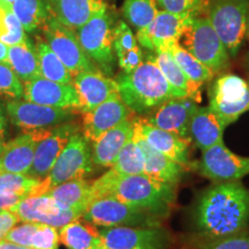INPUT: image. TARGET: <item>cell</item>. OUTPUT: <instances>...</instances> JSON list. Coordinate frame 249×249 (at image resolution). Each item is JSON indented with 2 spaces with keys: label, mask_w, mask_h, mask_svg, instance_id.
Listing matches in <instances>:
<instances>
[{
  "label": "cell",
  "mask_w": 249,
  "mask_h": 249,
  "mask_svg": "<svg viewBox=\"0 0 249 249\" xmlns=\"http://www.w3.org/2000/svg\"><path fill=\"white\" fill-rule=\"evenodd\" d=\"M180 42L214 74L224 71L229 65V51L208 18H193Z\"/></svg>",
  "instance_id": "cell-6"
},
{
  "label": "cell",
  "mask_w": 249,
  "mask_h": 249,
  "mask_svg": "<svg viewBox=\"0 0 249 249\" xmlns=\"http://www.w3.org/2000/svg\"><path fill=\"white\" fill-rule=\"evenodd\" d=\"M0 213H1V209H0Z\"/></svg>",
  "instance_id": "cell-54"
},
{
  "label": "cell",
  "mask_w": 249,
  "mask_h": 249,
  "mask_svg": "<svg viewBox=\"0 0 249 249\" xmlns=\"http://www.w3.org/2000/svg\"><path fill=\"white\" fill-rule=\"evenodd\" d=\"M134 114L120 96L107 99L92 110L82 113V133L90 142Z\"/></svg>",
  "instance_id": "cell-21"
},
{
  "label": "cell",
  "mask_w": 249,
  "mask_h": 249,
  "mask_svg": "<svg viewBox=\"0 0 249 249\" xmlns=\"http://www.w3.org/2000/svg\"><path fill=\"white\" fill-rule=\"evenodd\" d=\"M163 11L176 14L188 13L195 15L201 11L203 0H157Z\"/></svg>",
  "instance_id": "cell-42"
},
{
  "label": "cell",
  "mask_w": 249,
  "mask_h": 249,
  "mask_svg": "<svg viewBox=\"0 0 249 249\" xmlns=\"http://www.w3.org/2000/svg\"><path fill=\"white\" fill-rule=\"evenodd\" d=\"M107 249H171L176 239L167 227H99Z\"/></svg>",
  "instance_id": "cell-11"
},
{
  "label": "cell",
  "mask_w": 249,
  "mask_h": 249,
  "mask_svg": "<svg viewBox=\"0 0 249 249\" xmlns=\"http://www.w3.org/2000/svg\"><path fill=\"white\" fill-rule=\"evenodd\" d=\"M151 58L154 59L158 68H160L165 79L167 82L177 89L178 91L182 92L186 97L194 99L200 104L202 101V92L201 86L197 83L193 82L188 76L183 73L177 61L174 60L172 54L169 51H161V52H154L151 54Z\"/></svg>",
  "instance_id": "cell-29"
},
{
  "label": "cell",
  "mask_w": 249,
  "mask_h": 249,
  "mask_svg": "<svg viewBox=\"0 0 249 249\" xmlns=\"http://www.w3.org/2000/svg\"><path fill=\"white\" fill-rule=\"evenodd\" d=\"M120 98L133 113L147 116L171 98L186 97L167 82L151 55L139 67L117 76Z\"/></svg>",
  "instance_id": "cell-3"
},
{
  "label": "cell",
  "mask_w": 249,
  "mask_h": 249,
  "mask_svg": "<svg viewBox=\"0 0 249 249\" xmlns=\"http://www.w3.org/2000/svg\"><path fill=\"white\" fill-rule=\"evenodd\" d=\"M248 85H249V83H248Z\"/></svg>",
  "instance_id": "cell-55"
},
{
  "label": "cell",
  "mask_w": 249,
  "mask_h": 249,
  "mask_svg": "<svg viewBox=\"0 0 249 249\" xmlns=\"http://www.w3.org/2000/svg\"><path fill=\"white\" fill-rule=\"evenodd\" d=\"M35 154V140L31 132L23 133L5 143L0 155V173L28 174Z\"/></svg>",
  "instance_id": "cell-25"
},
{
  "label": "cell",
  "mask_w": 249,
  "mask_h": 249,
  "mask_svg": "<svg viewBox=\"0 0 249 249\" xmlns=\"http://www.w3.org/2000/svg\"><path fill=\"white\" fill-rule=\"evenodd\" d=\"M179 249H197V248L194 247V246L189 244V242H187V241H183L182 246H181V247H180Z\"/></svg>",
  "instance_id": "cell-50"
},
{
  "label": "cell",
  "mask_w": 249,
  "mask_h": 249,
  "mask_svg": "<svg viewBox=\"0 0 249 249\" xmlns=\"http://www.w3.org/2000/svg\"><path fill=\"white\" fill-rule=\"evenodd\" d=\"M92 197L113 196L124 203L166 220L177 202L176 187L155 180L145 174L124 176L110 169L93 180Z\"/></svg>",
  "instance_id": "cell-2"
},
{
  "label": "cell",
  "mask_w": 249,
  "mask_h": 249,
  "mask_svg": "<svg viewBox=\"0 0 249 249\" xmlns=\"http://www.w3.org/2000/svg\"><path fill=\"white\" fill-rule=\"evenodd\" d=\"M183 241L189 242L197 249H249V229L217 238L191 234Z\"/></svg>",
  "instance_id": "cell-35"
},
{
  "label": "cell",
  "mask_w": 249,
  "mask_h": 249,
  "mask_svg": "<svg viewBox=\"0 0 249 249\" xmlns=\"http://www.w3.org/2000/svg\"><path fill=\"white\" fill-rule=\"evenodd\" d=\"M134 118L135 117L132 114L91 143L92 161L95 166L111 167L114 164L121 149L133 138Z\"/></svg>",
  "instance_id": "cell-22"
},
{
  "label": "cell",
  "mask_w": 249,
  "mask_h": 249,
  "mask_svg": "<svg viewBox=\"0 0 249 249\" xmlns=\"http://www.w3.org/2000/svg\"><path fill=\"white\" fill-rule=\"evenodd\" d=\"M249 0H213L209 20L222 39L230 57H235L247 30Z\"/></svg>",
  "instance_id": "cell-8"
},
{
  "label": "cell",
  "mask_w": 249,
  "mask_h": 249,
  "mask_svg": "<svg viewBox=\"0 0 249 249\" xmlns=\"http://www.w3.org/2000/svg\"><path fill=\"white\" fill-rule=\"evenodd\" d=\"M0 96L20 99L23 97V83L8 64L0 62Z\"/></svg>",
  "instance_id": "cell-39"
},
{
  "label": "cell",
  "mask_w": 249,
  "mask_h": 249,
  "mask_svg": "<svg viewBox=\"0 0 249 249\" xmlns=\"http://www.w3.org/2000/svg\"><path fill=\"white\" fill-rule=\"evenodd\" d=\"M9 210L17 214L20 222L44 224L58 230L82 218L77 211L48 195H28Z\"/></svg>",
  "instance_id": "cell-15"
},
{
  "label": "cell",
  "mask_w": 249,
  "mask_h": 249,
  "mask_svg": "<svg viewBox=\"0 0 249 249\" xmlns=\"http://www.w3.org/2000/svg\"><path fill=\"white\" fill-rule=\"evenodd\" d=\"M45 40L52 51L64 62L71 76L81 71L98 70L81 46L76 31L50 17L43 27ZM101 71V70H99Z\"/></svg>",
  "instance_id": "cell-13"
},
{
  "label": "cell",
  "mask_w": 249,
  "mask_h": 249,
  "mask_svg": "<svg viewBox=\"0 0 249 249\" xmlns=\"http://www.w3.org/2000/svg\"><path fill=\"white\" fill-rule=\"evenodd\" d=\"M22 98L46 107L80 111V99L75 87L48 80L43 76L23 83Z\"/></svg>",
  "instance_id": "cell-19"
},
{
  "label": "cell",
  "mask_w": 249,
  "mask_h": 249,
  "mask_svg": "<svg viewBox=\"0 0 249 249\" xmlns=\"http://www.w3.org/2000/svg\"><path fill=\"white\" fill-rule=\"evenodd\" d=\"M60 238L59 230L55 227L38 224L30 239V248L34 249H59Z\"/></svg>",
  "instance_id": "cell-40"
},
{
  "label": "cell",
  "mask_w": 249,
  "mask_h": 249,
  "mask_svg": "<svg viewBox=\"0 0 249 249\" xmlns=\"http://www.w3.org/2000/svg\"><path fill=\"white\" fill-rule=\"evenodd\" d=\"M134 138L138 141L144 157V174L158 181L178 187L186 176L185 166L170 160L169 157L152 149L147 142L143 141L134 133Z\"/></svg>",
  "instance_id": "cell-24"
},
{
  "label": "cell",
  "mask_w": 249,
  "mask_h": 249,
  "mask_svg": "<svg viewBox=\"0 0 249 249\" xmlns=\"http://www.w3.org/2000/svg\"><path fill=\"white\" fill-rule=\"evenodd\" d=\"M198 107V103L189 97L171 98L143 118L158 128L176 134L192 143L189 124Z\"/></svg>",
  "instance_id": "cell-18"
},
{
  "label": "cell",
  "mask_w": 249,
  "mask_h": 249,
  "mask_svg": "<svg viewBox=\"0 0 249 249\" xmlns=\"http://www.w3.org/2000/svg\"><path fill=\"white\" fill-rule=\"evenodd\" d=\"M91 183L92 181L87 179H73L49 189L43 195L54 198L65 207L77 211L83 217L93 201Z\"/></svg>",
  "instance_id": "cell-27"
},
{
  "label": "cell",
  "mask_w": 249,
  "mask_h": 249,
  "mask_svg": "<svg viewBox=\"0 0 249 249\" xmlns=\"http://www.w3.org/2000/svg\"><path fill=\"white\" fill-rule=\"evenodd\" d=\"M134 133L155 150L160 151L186 169H191V142L176 134L154 126L143 117L134 118Z\"/></svg>",
  "instance_id": "cell-17"
},
{
  "label": "cell",
  "mask_w": 249,
  "mask_h": 249,
  "mask_svg": "<svg viewBox=\"0 0 249 249\" xmlns=\"http://www.w3.org/2000/svg\"><path fill=\"white\" fill-rule=\"evenodd\" d=\"M28 38L26 30L12 8L0 6V42L7 46H13Z\"/></svg>",
  "instance_id": "cell-38"
},
{
  "label": "cell",
  "mask_w": 249,
  "mask_h": 249,
  "mask_svg": "<svg viewBox=\"0 0 249 249\" xmlns=\"http://www.w3.org/2000/svg\"><path fill=\"white\" fill-rule=\"evenodd\" d=\"M20 222L18 217L9 209L1 210L0 213V241L4 240L9 230H12Z\"/></svg>",
  "instance_id": "cell-44"
},
{
  "label": "cell",
  "mask_w": 249,
  "mask_h": 249,
  "mask_svg": "<svg viewBox=\"0 0 249 249\" xmlns=\"http://www.w3.org/2000/svg\"><path fill=\"white\" fill-rule=\"evenodd\" d=\"M116 58L121 71H124V73H128V71H134L136 67H139L142 64L143 52L141 48L138 46V48L130 50V51H127L124 53L117 55Z\"/></svg>",
  "instance_id": "cell-43"
},
{
  "label": "cell",
  "mask_w": 249,
  "mask_h": 249,
  "mask_svg": "<svg viewBox=\"0 0 249 249\" xmlns=\"http://www.w3.org/2000/svg\"><path fill=\"white\" fill-rule=\"evenodd\" d=\"M7 113H6V108H4L0 104V138H4V134L7 128Z\"/></svg>",
  "instance_id": "cell-46"
},
{
  "label": "cell",
  "mask_w": 249,
  "mask_h": 249,
  "mask_svg": "<svg viewBox=\"0 0 249 249\" xmlns=\"http://www.w3.org/2000/svg\"><path fill=\"white\" fill-rule=\"evenodd\" d=\"M15 0H0V6L4 8H12V5Z\"/></svg>",
  "instance_id": "cell-49"
},
{
  "label": "cell",
  "mask_w": 249,
  "mask_h": 249,
  "mask_svg": "<svg viewBox=\"0 0 249 249\" xmlns=\"http://www.w3.org/2000/svg\"><path fill=\"white\" fill-rule=\"evenodd\" d=\"M169 52L172 54L174 60L179 65L183 73L191 79L193 82L197 83L198 86H203L204 83L209 82L213 79L214 73L210 68H208L205 65L196 59L191 52H188L180 43H177L172 48L169 50Z\"/></svg>",
  "instance_id": "cell-33"
},
{
  "label": "cell",
  "mask_w": 249,
  "mask_h": 249,
  "mask_svg": "<svg viewBox=\"0 0 249 249\" xmlns=\"http://www.w3.org/2000/svg\"><path fill=\"white\" fill-rule=\"evenodd\" d=\"M191 169L213 182L236 181L249 174V157L235 155L219 142L202 151L200 160L192 161Z\"/></svg>",
  "instance_id": "cell-12"
},
{
  "label": "cell",
  "mask_w": 249,
  "mask_h": 249,
  "mask_svg": "<svg viewBox=\"0 0 249 249\" xmlns=\"http://www.w3.org/2000/svg\"><path fill=\"white\" fill-rule=\"evenodd\" d=\"M95 164L92 161L91 142L82 130L76 132L61 151L51 172L43 180L33 195H43L49 189L73 179H86L92 173Z\"/></svg>",
  "instance_id": "cell-4"
},
{
  "label": "cell",
  "mask_w": 249,
  "mask_h": 249,
  "mask_svg": "<svg viewBox=\"0 0 249 249\" xmlns=\"http://www.w3.org/2000/svg\"><path fill=\"white\" fill-rule=\"evenodd\" d=\"M73 86L80 99L81 113L92 110L107 99L120 96L117 81L99 70L81 71L74 76Z\"/></svg>",
  "instance_id": "cell-20"
},
{
  "label": "cell",
  "mask_w": 249,
  "mask_h": 249,
  "mask_svg": "<svg viewBox=\"0 0 249 249\" xmlns=\"http://www.w3.org/2000/svg\"><path fill=\"white\" fill-rule=\"evenodd\" d=\"M138 46H140V44L138 39H136V35H134L132 29L124 21H119L114 26L113 48L116 57L121 53H124V52L138 48Z\"/></svg>",
  "instance_id": "cell-41"
},
{
  "label": "cell",
  "mask_w": 249,
  "mask_h": 249,
  "mask_svg": "<svg viewBox=\"0 0 249 249\" xmlns=\"http://www.w3.org/2000/svg\"><path fill=\"white\" fill-rule=\"evenodd\" d=\"M5 147V142H4V138H0V155H1L2 150H4Z\"/></svg>",
  "instance_id": "cell-51"
},
{
  "label": "cell",
  "mask_w": 249,
  "mask_h": 249,
  "mask_svg": "<svg viewBox=\"0 0 249 249\" xmlns=\"http://www.w3.org/2000/svg\"><path fill=\"white\" fill-rule=\"evenodd\" d=\"M111 169L124 176L144 174V157L134 135L121 149Z\"/></svg>",
  "instance_id": "cell-36"
},
{
  "label": "cell",
  "mask_w": 249,
  "mask_h": 249,
  "mask_svg": "<svg viewBox=\"0 0 249 249\" xmlns=\"http://www.w3.org/2000/svg\"><path fill=\"white\" fill-rule=\"evenodd\" d=\"M26 196L22 195H11V194H0V209H11L15 204L18 203Z\"/></svg>",
  "instance_id": "cell-45"
},
{
  "label": "cell",
  "mask_w": 249,
  "mask_h": 249,
  "mask_svg": "<svg viewBox=\"0 0 249 249\" xmlns=\"http://www.w3.org/2000/svg\"><path fill=\"white\" fill-rule=\"evenodd\" d=\"M248 36H249V26H248Z\"/></svg>",
  "instance_id": "cell-53"
},
{
  "label": "cell",
  "mask_w": 249,
  "mask_h": 249,
  "mask_svg": "<svg viewBox=\"0 0 249 249\" xmlns=\"http://www.w3.org/2000/svg\"><path fill=\"white\" fill-rule=\"evenodd\" d=\"M59 238L67 249H107L97 226L82 218L59 229Z\"/></svg>",
  "instance_id": "cell-28"
},
{
  "label": "cell",
  "mask_w": 249,
  "mask_h": 249,
  "mask_svg": "<svg viewBox=\"0 0 249 249\" xmlns=\"http://www.w3.org/2000/svg\"><path fill=\"white\" fill-rule=\"evenodd\" d=\"M225 127L209 107H198L189 124V136L192 143L204 151L223 142Z\"/></svg>",
  "instance_id": "cell-26"
},
{
  "label": "cell",
  "mask_w": 249,
  "mask_h": 249,
  "mask_svg": "<svg viewBox=\"0 0 249 249\" xmlns=\"http://www.w3.org/2000/svg\"><path fill=\"white\" fill-rule=\"evenodd\" d=\"M192 234L217 238L249 229V188L240 180L213 182L196 196Z\"/></svg>",
  "instance_id": "cell-1"
},
{
  "label": "cell",
  "mask_w": 249,
  "mask_h": 249,
  "mask_svg": "<svg viewBox=\"0 0 249 249\" xmlns=\"http://www.w3.org/2000/svg\"><path fill=\"white\" fill-rule=\"evenodd\" d=\"M247 62H248V66H249V52H248V54H247Z\"/></svg>",
  "instance_id": "cell-52"
},
{
  "label": "cell",
  "mask_w": 249,
  "mask_h": 249,
  "mask_svg": "<svg viewBox=\"0 0 249 249\" xmlns=\"http://www.w3.org/2000/svg\"><path fill=\"white\" fill-rule=\"evenodd\" d=\"M81 129L82 127L74 121H68L48 128L30 130L35 140V154L28 174L43 181L51 172L70 139Z\"/></svg>",
  "instance_id": "cell-10"
},
{
  "label": "cell",
  "mask_w": 249,
  "mask_h": 249,
  "mask_svg": "<svg viewBox=\"0 0 249 249\" xmlns=\"http://www.w3.org/2000/svg\"><path fill=\"white\" fill-rule=\"evenodd\" d=\"M40 183L42 180L33 178L29 174L0 173V194L33 195Z\"/></svg>",
  "instance_id": "cell-37"
},
{
  "label": "cell",
  "mask_w": 249,
  "mask_h": 249,
  "mask_svg": "<svg viewBox=\"0 0 249 249\" xmlns=\"http://www.w3.org/2000/svg\"><path fill=\"white\" fill-rule=\"evenodd\" d=\"M0 249H34L26 247V246H21L13 244V242H9L7 240H1L0 241Z\"/></svg>",
  "instance_id": "cell-47"
},
{
  "label": "cell",
  "mask_w": 249,
  "mask_h": 249,
  "mask_svg": "<svg viewBox=\"0 0 249 249\" xmlns=\"http://www.w3.org/2000/svg\"><path fill=\"white\" fill-rule=\"evenodd\" d=\"M12 9L27 33L43 28L51 17L48 0H15Z\"/></svg>",
  "instance_id": "cell-31"
},
{
  "label": "cell",
  "mask_w": 249,
  "mask_h": 249,
  "mask_svg": "<svg viewBox=\"0 0 249 249\" xmlns=\"http://www.w3.org/2000/svg\"><path fill=\"white\" fill-rule=\"evenodd\" d=\"M76 35L82 49L98 70L111 76L116 66V53L113 48V17L108 9L90 18L85 26L76 30Z\"/></svg>",
  "instance_id": "cell-5"
},
{
  "label": "cell",
  "mask_w": 249,
  "mask_h": 249,
  "mask_svg": "<svg viewBox=\"0 0 249 249\" xmlns=\"http://www.w3.org/2000/svg\"><path fill=\"white\" fill-rule=\"evenodd\" d=\"M5 108L11 123L28 132L73 121L75 116L71 108L51 107L20 99L7 102Z\"/></svg>",
  "instance_id": "cell-16"
},
{
  "label": "cell",
  "mask_w": 249,
  "mask_h": 249,
  "mask_svg": "<svg viewBox=\"0 0 249 249\" xmlns=\"http://www.w3.org/2000/svg\"><path fill=\"white\" fill-rule=\"evenodd\" d=\"M7 64L22 83L40 76L36 46L29 38L20 44L8 46Z\"/></svg>",
  "instance_id": "cell-30"
},
{
  "label": "cell",
  "mask_w": 249,
  "mask_h": 249,
  "mask_svg": "<svg viewBox=\"0 0 249 249\" xmlns=\"http://www.w3.org/2000/svg\"><path fill=\"white\" fill-rule=\"evenodd\" d=\"M82 219L97 227H157L164 225V220L160 218L110 195L93 200Z\"/></svg>",
  "instance_id": "cell-7"
},
{
  "label": "cell",
  "mask_w": 249,
  "mask_h": 249,
  "mask_svg": "<svg viewBox=\"0 0 249 249\" xmlns=\"http://www.w3.org/2000/svg\"><path fill=\"white\" fill-rule=\"evenodd\" d=\"M37 57L39 62L40 76L55 82L73 85V79L70 71L65 66L57 54L52 51L46 40H38L36 44Z\"/></svg>",
  "instance_id": "cell-32"
},
{
  "label": "cell",
  "mask_w": 249,
  "mask_h": 249,
  "mask_svg": "<svg viewBox=\"0 0 249 249\" xmlns=\"http://www.w3.org/2000/svg\"><path fill=\"white\" fill-rule=\"evenodd\" d=\"M7 57H8V46L0 42V62L7 64Z\"/></svg>",
  "instance_id": "cell-48"
},
{
  "label": "cell",
  "mask_w": 249,
  "mask_h": 249,
  "mask_svg": "<svg viewBox=\"0 0 249 249\" xmlns=\"http://www.w3.org/2000/svg\"><path fill=\"white\" fill-rule=\"evenodd\" d=\"M48 4L51 17L75 31L107 9L104 0H48Z\"/></svg>",
  "instance_id": "cell-23"
},
{
  "label": "cell",
  "mask_w": 249,
  "mask_h": 249,
  "mask_svg": "<svg viewBox=\"0 0 249 249\" xmlns=\"http://www.w3.org/2000/svg\"><path fill=\"white\" fill-rule=\"evenodd\" d=\"M209 107L226 128L249 110V85L235 74L219 76L209 89Z\"/></svg>",
  "instance_id": "cell-9"
},
{
  "label": "cell",
  "mask_w": 249,
  "mask_h": 249,
  "mask_svg": "<svg viewBox=\"0 0 249 249\" xmlns=\"http://www.w3.org/2000/svg\"><path fill=\"white\" fill-rule=\"evenodd\" d=\"M195 15L176 14L158 11L154 21L145 29L136 31L139 44L152 52L169 51L173 45L180 43L185 30Z\"/></svg>",
  "instance_id": "cell-14"
},
{
  "label": "cell",
  "mask_w": 249,
  "mask_h": 249,
  "mask_svg": "<svg viewBox=\"0 0 249 249\" xmlns=\"http://www.w3.org/2000/svg\"><path fill=\"white\" fill-rule=\"evenodd\" d=\"M158 13L157 0H124V20L136 31L145 29Z\"/></svg>",
  "instance_id": "cell-34"
}]
</instances>
